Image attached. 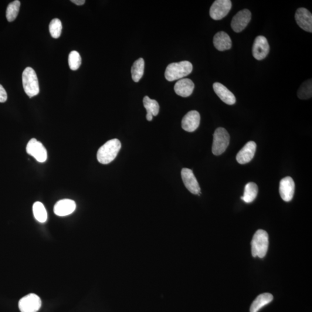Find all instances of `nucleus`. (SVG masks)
Wrapping results in <instances>:
<instances>
[{
  "mask_svg": "<svg viewBox=\"0 0 312 312\" xmlns=\"http://www.w3.org/2000/svg\"><path fill=\"white\" fill-rule=\"evenodd\" d=\"M121 143L117 139L108 141L98 149L97 160L101 164H108L113 161L119 152Z\"/></svg>",
  "mask_w": 312,
  "mask_h": 312,
  "instance_id": "nucleus-1",
  "label": "nucleus"
},
{
  "mask_svg": "<svg viewBox=\"0 0 312 312\" xmlns=\"http://www.w3.org/2000/svg\"><path fill=\"white\" fill-rule=\"evenodd\" d=\"M193 71V65L188 61H183L179 63H173L167 66L165 70V77L168 81L181 79L189 76Z\"/></svg>",
  "mask_w": 312,
  "mask_h": 312,
  "instance_id": "nucleus-2",
  "label": "nucleus"
},
{
  "mask_svg": "<svg viewBox=\"0 0 312 312\" xmlns=\"http://www.w3.org/2000/svg\"><path fill=\"white\" fill-rule=\"evenodd\" d=\"M269 234L266 231L259 230L254 234L252 240V254L254 257L262 259L266 256L269 249Z\"/></svg>",
  "mask_w": 312,
  "mask_h": 312,
  "instance_id": "nucleus-3",
  "label": "nucleus"
},
{
  "mask_svg": "<svg viewBox=\"0 0 312 312\" xmlns=\"http://www.w3.org/2000/svg\"><path fill=\"white\" fill-rule=\"evenodd\" d=\"M22 82L24 90L30 97L36 96L39 93L38 78L35 71L31 67H27L22 74Z\"/></svg>",
  "mask_w": 312,
  "mask_h": 312,
  "instance_id": "nucleus-4",
  "label": "nucleus"
},
{
  "mask_svg": "<svg viewBox=\"0 0 312 312\" xmlns=\"http://www.w3.org/2000/svg\"><path fill=\"white\" fill-rule=\"evenodd\" d=\"M230 140V135L225 128H217L213 134L212 149L213 154L215 156L223 154L229 147Z\"/></svg>",
  "mask_w": 312,
  "mask_h": 312,
  "instance_id": "nucleus-5",
  "label": "nucleus"
},
{
  "mask_svg": "<svg viewBox=\"0 0 312 312\" xmlns=\"http://www.w3.org/2000/svg\"><path fill=\"white\" fill-rule=\"evenodd\" d=\"M232 7L230 0H216L210 8V16L215 20H221L228 15Z\"/></svg>",
  "mask_w": 312,
  "mask_h": 312,
  "instance_id": "nucleus-6",
  "label": "nucleus"
},
{
  "mask_svg": "<svg viewBox=\"0 0 312 312\" xmlns=\"http://www.w3.org/2000/svg\"><path fill=\"white\" fill-rule=\"evenodd\" d=\"M40 298L35 294H29L21 298L19 302V308L21 312H37L41 307Z\"/></svg>",
  "mask_w": 312,
  "mask_h": 312,
  "instance_id": "nucleus-7",
  "label": "nucleus"
},
{
  "mask_svg": "<svg viewBox=\"0 0 312 312\" xmlns=\"http://www.w3.org/2000/svg\"><path fill=\"white\" fill-rule=\"evenodd\" d=\"M26 151L29 155L33 156L39 162H45L46 160V149L41 142L37 141L36 138H33L29 142L27 145Z\"/></svg>",
  "mask_w": 312,
  "mask_h": 312,
  "instance_id": "nucleus-8",
  "label": "nucleus"
},
{
  "mask_svg": "<svg viewBox=\"0 0 312 312\" xmlns=\"http://www.w3.org/2000/svg\"><path fill=\"white\" fill-rule=\"evenodd\" d=\"M252 13L248 9H243L233 17L231 26L234 32L240 33L245 29L250 22Z\"/></svg>",
  "mask_w": 312,
  "mask_h": 312,
  "instance_id": "nucleus-9",
  "label": "nucleus"
},
{
  "mask_svg": "<svg viewBox=\"0 0 312 312\" xmlns=\"http://www.w3.org/2000/svg\"><path fill=\"white\" fill-rule=\"evenodd\" d=\"M270 52V45L265 37L260 36L256 37L253 43V56L257 60L266 58Z\"/></svg>",
  "mask_w": 312,
  "mask_h": 312,
  "instance_id": "nucleus-10",
  "label": "nucleus"
},
{
  "mask_svg": "<svg viewBox=\"0 0 312 312\" xmlns=\"http://www.w3.org/2000/svg\"><path fill=\"white\" fill-rule=\"evenodd\" d=\"M181 176L186 188L193 195H201V189L192 169L183 168Z\"/></svg>",
  "mask_w": 312,
  "mask_h": 312,
  "instance_id": "nucleus-11",
  "label": "nucleus"
},
{
  "mask_svg": "<svg viewBox=\"0 0 312 312\" xmlns=\"http://www.w3.org/2000/svg\"><path fill=\"white\" fill-rule=\"evenodd\" d=\"M295 19L298 25L305 32H312V15L305 8H300L297 10Z\"/></svg>",
  "mask_w": 312,
  "mask_h": 312,
  "instance_id": "nucleus-12",
  "label": "nucleus"
},
{
  "mask_svg": "<svg viewBox=\"0 0 312 312\" xmlns=\"http://www.w3.org/2000/svg\"><path fill=\"white\" fill-rule=\"evenodd\" d=\"M295 192V183L292 178L287 176L281 180L279 193L283 201L290 202L292 200Z\"/></svg>",
  "mask_w": 312,
  "mask_h": 312,
  "instance_id": "nucleus-13",
  "label": "nucleus"
},
{
  "mask_svg": "<svg viewBox=\"0 0 312 312\" xmlns=\"http://www.w3.org/2000/svg\"><path fill=\"white\" fill-rule=\"evenodd\" d=\"M200 115L196 111H191L185 115L182 121V127L186 131L194 132L200 123Z\"/></svg>",
  "mask_w": 312,
  "mask_h": 312,
  "instance_id": "nucleus-14",
  "label": "nucleus"
},
{
  "mask_svg": "<svg viewBox=\"0 0 312 312\" xmlns=\"http://www.w3.org/2000/svg\"><path fill=\"white\" fill-rule=\"evenodd\" d=\"M255 142L249 141L244 146L236 155V160L240 164L248 163L254 157L256 151Z\"/></svg>",
  "mask_w": 312,
  "mask_h": 312,
  "instance_id": "nucleus-15",
  "label": "nucleus"
},
{
  "mask_svg": "<svg viewBox=\"0 0 312 312\" xmlns=\"http://www.w3.org/2000/svg\"><path fill=\"white\" fill-rule=\"evenodd\" d=\"M76 209V203L73 200L64 199L57 202L54 206V212L57 216H66L73 213Z\"/></svg>",
  "mask_w": 312,
  "mask_h": 312,
  "instance_id": "nucleus-16",
  "label": "nucleus"
},
{
  "mask_svg": "<svg viewBox=\"0 0 312 312\" xmlns=\"http://www.w3.org/2000/svg\"><path fill=\"white\" fill-rule=\"evenodd\" d=\"M215 93L224 103L227 105H234L236 103V98L234 94L223 84L215 82L213 85Z\"/></svg>",
  "mask_w": 312,
  "mask_h": 312,
  "instance_id": "nucleus-17",
  "label": "nucleus"
},
{
  "mask_svg": "<svg viewBox=\"0 0 312 312\" xmlns=\"http://www.w3.org/2000/svg\"><path fill=\"white\" fill-rule=\"evenodd\" d=\"M195 84L191 79L185 78L176 82L174 86V90L176 94L183 97H188L193 92Z\"/></svg>",
  "mask_w": 312,
  "mask_h": 312,
  "instance_id": "nucleus-18",
  "label": "nucleus"
},
{
  "mask_svg": "<svg viewBox=\"0 0 312 312\" xmlns=\"http://www.w3.org/2000/svg\"><path fill=\"white\" fill-rule=\"evenodd\" d=\"M213 44L216 49L225 51L232 48V41L230 36L224 32L216 33L213 38Z\"/></svg>",
  "mask_w": 312,
  "mask_h": 312,
  "instance_id": "nucleus-19",
  "label": "nucleus"
},
{
  "mask_svg": "<svg viewBox=\"0 0 312 312\" xmlns=\"http://www.w3.org/2000/svg\"><path fill=\"white\" fill-rule=\"evenodd\" d=\"M143 103L146 110L147 111V119L152 121L153 117H156L158 114L160 107L157 101L152 100L148 96L144 98Z\"/></svg>",
  "mask_w": 312,
  "mask_h": 312,
  "instance_id": "nucleus-20",
  "label": "nucleus"
},
{
  "mask_svg": "<svg viewBox=\"0 0 312 312\" xmlns=\"http://www.w3.org/2000/svg\"><path fill=\"white\" fill-rule=\"evenodd\" d=\"M273 297L272 294L270 293H264L259 295L253 302L250 309V312H258L261 309L265 307L272 302Z\"/></svg>",
  "mask_w": 312,
  "mask_h": 312,
  "instance_id": "nucleus-21",
  "label": "nucleus"
},
{
  "mask_svg": "<svg viewBox=\"0 0 312 312\" xmlns=\"http://www.w3.org/2000/svg\"><path fill=\"white\" fill-rule=\"evenodd\" d=\"M258 192L259 188L255 183L249 182L245 186L244 195L241 199L246 203H252L256 198Z\"/></svg>",
  "mask_w": 312,
  "mask_h": 312,
  "instance_id": "nucleus-22",
  "label": "nucleus"
},
{
  "mask_svg": "<svg viewBox=\"0 0 312 312\" xmlns=\"http://www.w3.org/2000/svg\"><path fill=\"white\" fill-rule=\"evenodd\" d=\"M145 68L144 60L140 58L135 61L131 68L132 79L135 82H138L144 76Z\"/></svg>",
  "mask_w": 312,
  "mask_h": 312,
  "instance_id": "nucleus-23",
  "label": "nucleus"
},
{
  "mask_svg": "<svg viewBox=\"0 0 312 312\" xmlns=\"http://www.w3.org/2000/svg\"><path fill=\"white\" fill-rule=\"evenodd\" d=\"M34 215L40 223H45L47 219L46 210L41 202H36L33 206Z\"/></svg>",
  "mask_w": 312,
  "mask_h": 312,
  "instance_id": "nucleus-24",
  "label": "nucleus"
},
{
  "mask_svg": "<svg viewBox=\"0 0 312 312\" xmlns=\"http://www.w3.org/2000/svg\"><path fill=\"white\" fill-rule=\"evenodd\" d=\"M20 6L19 0H15L8 5L6 11V17L9 22L14 21L18 15Z\"/></svg>",
  "mask_w": 312,
  "mask_h": 312,
  "instance_id": "nucleus-25",
  "label": "nucleus"
},
{
  "mask_svg": "<svg viewBox=\"0 0 312 312\" xmlns=\"http://www.w3.org/2000/svg\"><path fill=\"white\" fill-rule=\"evenodd\" d=\"M312 79L308 80L301 84L298 89L297 95L298 98L301 100L309 99L312 96Z\"/></svg>",
  "mask_w": 312,
  "mask_h": 312,
  "instance_id": "nucleus-26",
  "label": "nucleus"
},
{
  "mask_svg": "<svg viewBox=\"0 0 312 312\" xmlns=\"http://www.w3.org/2000/svg\"><path fill=\"white\" fill-rule=\"evenodd\" d=\"M63 26L62 22L59 19H54L50 22L49 32L53 39H59L62 34Z\"/></svg>",
  "mask_w": 312,
  "mask_h": 312,
  "instance_id": "nucleus-27",
  "label": "nucleus"
},
{
  "mask_svg": "<svg viewBox=\"0 0 312 312\" xmlns=\"http://www.w3.org/2000/svg\"><path fill=\"white\" fill-rule=\"evenodd\" d=\"M69 64L70 69L73 71H76L80 67L81 64H82V59H81L79 53L77 51H72L70 53Z\"/></svg>",
  "mask_w": 312,
  "mask_h": 312,
  "instance_id": "nucleus-28",
  "label": "nucleus"
},
{
  "mask_svg": "<svg viewBox=\"0 0 312 312\" xmlns=\"http://www.w3.org/2000/svg\"><path fill=\"white\" fill-rule=\"evenodd\" d=\"M7 93L6 92L4 87L0 84V103H3L7 100Z\"/></svg>",
  "mask_w": 312,
  "mask_h": 312,
  "instance_id": "nucleus-29",
  "label": "nucleus"
},
{
  "mask_svg": "<svg viewBox=\"0 0 312 312\" xmlns=\"http://www.w3.org/2000/svg\"><path fill=\"white\" fill-rule=\"evenodd\" d=\"M71 1L77 5H82L85 3L84 0H71Z\"/></svg>",
  "mask_w": 312,
  "mask_h": 312,
  "instance_id": "nucleus-30",
  "label": "nucleus"
}]
</instances>
